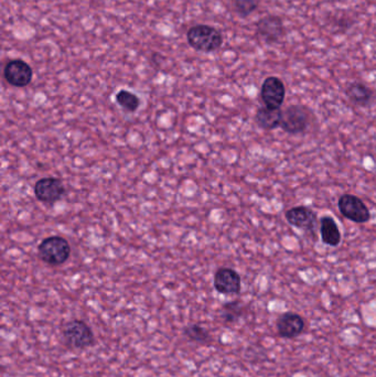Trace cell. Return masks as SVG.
Segmentation results:
<instances>
[{"label": "cell", "mask_w": 376, "mask_h": 377, "mask_svg": "<svg viewBox=\"0 0 376 377\" xmlns=\"http://www.w3.org/2000/svg\"><path fill=\"white\" fill-rule=\"evenodd\" d=\"M115 99H116L117 104L120 105L122 108H124L128 113L136 112L138 107L140 106L139 97L136 94L127 91V90H120L116 94Z\"/></svg>", "instance_id": "cell-17"}, {"label": "cell", "mask_w": 376, "mask_h": 377, "mask_svg": "<svg viewBox=\"0 0 376 377\" xmlns=\"http://www.w3.org/2000/svg\"><path fill=\"white\" fill-rule=\"evenodd\" d=\"M276 328L280 338L295 339L304 332L306 322L298 313H285L278 317Z\"/></svg>", "instance_id": "cell-10"}, {"label": "cell", "mask_w": 376, "mask_h": 377, "mask_svg": "<svg viewBox=\"0 0 376 377\" xmlns=\"http://www.w3.org/2000/svg\"><path fill=\"white\" fill-rule=\"evenodd\" d=\"M337 1H340V0H337Z\"/></svg>", "instance_id": "cell-21"}, {"label": "cell", "mask_w": 376, "mask_h": 377, "mask_svg": "<svg viewBox=\"0 0 376 377\" xmlns=\"http://www.w3.org/2000/svg\"><path fill=\"white\" fill-rule=\"evenodd\" d=\"M62 336L65 346L72 350H85L95 343V336L90 325L78 319L63 325Z\"/></svg>", "instance_id": "cell-1"}, {"label": "cell", "mask_w": 376, "mask_h": 377, "mask_svg": "<svg viewBox=\"0 0 376 377\" xmlns=\"http://www.w3.org/2000/svg\"><path fill=\"white\" fill-rule=\"evenodd\" d=\"M347 97L358 106L365 107L371 103L374 93L365 84L353 82L347 89Z\"/></svg>", "instance_id": "cell-13"}, {"label": "cell", "mask_w": 376, "mask_h": 377, "mask_svg": "<svg viewBox=\"0 0 376 377\" xmlns=\"http://www.w3.org/2000/svg\"><path fill=\"white\" fill-rule=\"evenodd\" d=\"M286 34L283 19L275 15L264 17L256 24V34L262 41L272 45L283 39Z\"/></svg>", "instance_id": "cell-5"}, {"label": "cell", "mask_w": 376, "mask_h": 377, "mask_svg": "<svg viewBox=\"0 0 376 377\" xmlns=\"http://www.w3.org/2000/svg\"><path fill=\"white\" fill-rule=\"evenodd\" d=\"M39 256L42 262L50 266H60L70 258L71 246L62 236H50L39 245Z\"/></svg>", "instance_id": "cell-3"}, {"label": "cell", "mask_w": 376, "mask_h": 377, "mask_svg": "<svg viewBox=\"0 0 376 377\" xmlns=\"http://www.w3.org/2000/svg\"><path fill=\"white\" fill-rule=\"evenodd\" d=\"M233 7L237 15L247 17L260 7V0H233Z\"/></svg>", "instance_id": "cell-19"}, {"label": "cell", "mask_w": 376, "mask_h": 377, "mask_svg": "<svg viewBox=\"0 0 376 377\" xmlns=\"http://www.w3.org/2000/svg\"><path fill=\"white\" fill-rule=\"evenodd\" d=\"M320 232L321 239L324 244L335 248L341 242L340 229L337 227L335 220L330 216H323L320 221Z\"/></svg>", "instance_id": "cell-14"}, {"label": "cell", "mask_w": 376, "mask_h": 377, "mask_svg": "<svg viewBox=\"0 0 376 377\" xmlns=\"http://www.w3.org/2000/svg\"><path fill=\"white\" fill-rule=\"evenodd\" d=\"M353 24H354V20L351 19V17L341 16V18H337L335 21V27H337L341 32H345L353 26Z\"/></svg>", "instance_id": "cell-20"}, {"label": "cell", "mask_w": 376, "mask_h": 377, "mask_svg": "<svg viewBox=\"0 0 376 377\" xmlns=\"http://www.w3.org/2000/svg\"><path fill=\"white\" fill-rule=\"evenodd\" d=\"M337 206L344 218L354 223H366L370 220V211L363 201L352 194H343Z\"/></svg>", "instance_id": "cell-6"}, {"label": "cell", "mask_w": 376, "mask_h": 377, "mask_svg": "<svg viewBox=\"0 0 376 377\" xmlns=\"http://www.w3.org/2000/svg\"><path fill=\"white\" fill-rule=\"evenodd\" d=\"M189 45L201 52H213L220 49L223 43V37L218 30L205 24H197L188 31Z\"/></svg>", "instance_id": "cell-2"}, {"label": "cell", "mask_w": 376, "mask_h": 377, "mask_svg": "<svg viewBox=\"0 0 376 377\" xmlns=\"http://www.w3.org/2000/svg\"><path fill=\"white\" fill-rule=\"evenodd\" d=\"M286 97L285 84L276 76H270L265 80L260 90V97L265 106L270 110H279Z\"/></svg>", "instance_id": "cell-8"}, {"label": "cell", "mask_w": 376, "mask_h": 377, "mask_svg": "<svg viewBox=\"0 0 376 377\" xmlns=\"http://www.w3.org/2000/svg\"><path fill=\"white\" fill-rule=\"evenodd\" d=\"M309 124V115L306 108L298 105H291L281 113L280 127L288 134H300Z\"/></svg>", "instance_id": "cell-7"}, {"label": "cell", "mask_w": 376, "mask_h": 377, "mask_svg": "<svg viewBox=\"0 0 376 377\" xmlns=\"http://www.w3.org/2000/svg\"><path fill=\"white\" fill-rule=\"evenodd\" d=\"M286 219L293 227L305 231H314L316 227V216L312 208L297 206L286 212Z\"/></svg>", "instance_id": "cell-12"}, {"label": "cell", "mask_w": 376, "mask_h": 377, "mask_svg": "<svg viewBox=\"0 0 376 377\" xmlns=\"http://www.w3.org/2000/svg\"><path fill=\"white\" fill-rule=\"evenodd\" d=\"M281 113L280 110H270L267 107H260L256 113V122L260 128L266 130L276 129L280 127L281 122Z\"/></svg>", "instance_id": "cell-15"}, {"label": "cell", "mask_w": 376, "mask_h": 377, "mask_svg": "<svg viewBox=\"0 0 376 377\" xmlns=\"http://www.w3.org/2000/svg\"><path fill=\"white\" fill-rule=\"evenodd\" d=\"M6 81L15 87H25L32 83L34 72L28 63L22 60L9 61L4 71Z\"/></svg>", "instance_id": "cell-9"}, {"label": "cell", "mask_w": 376, "mask_h": 377, "mask_svg": "<svg viewBox=\"0 0 376 377\" xmlns=\"http://www.w3.org/2000/svg\"><path fill=\"white\" fill-rule=\"evenodd\" d=\"M183 334L186 338L197 343H208L211 341L210 333L200 325H187L183 329Z\"/></svg>", "instance_id": "cell-18"}, {"label": "cell", "mask_w": 376, "mask_h": 377, "mask_svg": "<svg viewBox=\"0 0 376 377\" xmlns=\"http://www.w3.org/2000/svg\"><path fill=\"white\" fill-rule=\"evenodd\" d=\"M65 187L57 178H42L34 185V194L40 202L53 206L62 199Z\"/></svg>", "instance_id": "cell-4"}, {"label": "cell", "mask_w": 376, "mask_h": 377, "mask_svg": "<svg viewBox=\"0 0 376 377\" xmlns=\"http://www.w3.org/2000/svg\"><path fill=\"white\" fill-rule=\"evenodd\" d=\"M244 304L239 300L228 302L223 304V307L221 309V319L226 325H231V323L237 322L239 318L244 315Z\"/></svg>", "instance_id": "cell-16"}, {"label": "cell", "mask_w": 376, "mask_h": 377, "mask_svg": "<svg viewBox=\"0 0 376 377\" xmlns=\"http://www.w3.org/2000/svg\"><path fill=\"white\" fill-rule=\"evenodd\" d=\"M214 288L222 294H237L241 292L242 280L232 268H220L214 275Z\"/></svg>", "instance_id": "cell-11"}]
</instances>
